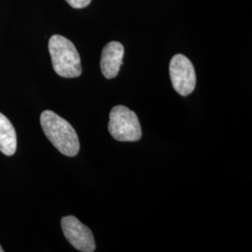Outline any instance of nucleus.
I'll list each match as a JSON object with an SVG mask.
<instances>
[{
	"instance_id": "obj_7",
	"label": "nucleus",
	"mask_w": 252,
	"mask_h": 252,
	"mask_svg": "<svg viewBox=\"0 0 252 252\" xmlns=\"http://www.w3.org/2000/svg\"><path fill=\"white\" fill-rule=\"evenodd\" d=\"M17 149V136L15 129L9 119L0 112V152L7 155H13Z\"/></svg>"
},
{
	"instance_id": "obj_9",
	"label": "nucleus",
	"mask_w": 252,
	"mask_h": 252,
	"mask_svg": "<svg viewBox=\"0 0 252 252\" xmlns=\"http://www.w3.org/2000/svg\"><path fill=\"white\" fill-rule=\"evenodd\" d=\"M4 251H3V249L1 248V246H0V252H3Z\"/></svg>"
},
{
	"instance_id": "obj_1",
	"label": "nucleus",
	"mask_w": 252,
	"mask_h": 252,
	"mask_svg": "<svg viewBox=\"0 0 252 252\" xmlns=\"http://www.w3.org/2000/svg\"><path fill=\"white\" fill-rule=\"evenodd\" d=\"M40 125L48 139L60 153L74 157L80 152L79 137L72 126L52 110L40 115Z\"/></svg>"
},
{
	"instance_id": "obj_2",
	"label": "nucleus",
	"mask_w": 252,
	"mask_h": 252,
	"mask_svg": "<svg viewBox=\"0 0 252 252\" xmlns=\"http://www.w3.org/2000/svg\"><path fill=\"white\" fill-rule=\"evenodd\" d=\"M49 52L54 71L60 77L72 79L81 76V57L69 39L60 35H54L49 40Z\"/></svg>"
},
{
	"instance_id": "obj_6",
	"label": "nucleus",
	"mask_w": 252,
	"mask_h": 252,
	"mask_svg": "<svg viewBox=\"0 0 252 252\" xmlns=\"http://www.w3.org/2000/svg\"><path fill=\"white\" fill-rule=\"evenodd\" d=\"M124 54L125 48L118 41H111L104 47L101 54L100 67L106 79L111 80L117 77L123 64Z\"/></svg>"
},
{
	"instance_id": "obj_4",
	"label": "nucleus",
	"mask_w": 252,
	"mask_h": 252,
	"mask_svg": "<svg viewBox=\"0 0 252 252\" xmlns=\"http://www.w3.org/2000/svg\"><path fill=\"white\" fill-rule=\"evenodd\" d=\"M172 85L181 96L189 95L196 86V74L193 64L183 54H176L169 64Z\"/></svg>"
},
{
	"instance_id": "obj_8",
	"label": "nucleus",
	"mask_w": 252,
	"mask_h": 252,
	"mask_svg": "<svg viewBox=\"0 0 252 252\" xmlns=\"http://www.w3.org/2000/svg\"><path fill=\"white\" fill-rule=\"evenodd\" d=\"M74 9H83L90 5L92 0H65Z\"/></svg>"
},
{
	"instance_id": "obj_3",
	"label": "nucleus",
	"mask_w": 252,
	"mask_h": 252,
	"mask_svg": "<svg viewBox=\"0 0 252 252\" xmlns=\"http://www.w3.org/2000/svg\"><path fill=\"white\" fill-rule=\"evenodd\" d=\"M108 131L121 142H135L142 136L139 120L135 112L126 106H116L109 113Z\"/></svg>"
},
{
	"instance_id": "obj_5",
	"label": "nucleus",
	"mask_w": 252,
	"mask_h": 252,
	"mask_svg": "<svg viewBox=\"0 0 252 252\" xmlns=\"http://www.w3.org/2000/svg\"><path fill=\"white\" fill-rule=\"evenodd\" d=\"M61 226L65 238L76 250L82 252L95 251V241L92 231L76 217H63Z\"/></svg>"
}]
</instances>
